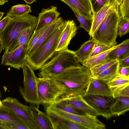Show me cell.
I'll return each instance as SVG.
<instances>
[{"label": "cell", "mask_w": 129, "mask_h": 129, "mask_svg": "<svg viewBox=\"0 0 129 129\" xmlns=\"http://www.w3.org/2000/svg\"><path fill=\"white\" fill-rule=\"evenodd\" d=\"M129 0H122L119 5L120 16L124 18H129Z\"/></svg>", "instance_id": "obj_37"}, {"label": "cell", "mask_w": 129, "mask_h": 129, "mask_svg": "<svg viewBox=\"0 0 129 129\" xmlns=\"http://www.w3.org/2000/svg\"><path fill=\"white\" fill-rule=\"evenodd\" d=\"M112 104L110 110L112 116H119L129 110V97L116 98Z\"/></svg>", "instance_id": "obj_21"}, {"label": "cell", "mask_w": 129, "mask_h": 129, "mask_svg": "<svg viewBox=\"0 0 129 129\" xmlns=\"http://www.w3.org/2000/svg\"><path fill=\"white\" fill-rule=\"evenodd\" d=\"M5 129H30L27 124L24 123L1 122Z\"/></svg>", "instance_id": "obj_36"}, {"label": "cell", "mask_w": 129, "mask_h": 129, "mask_svg": "<svg viewBox=\"0 0 129 129\" xmlns=\"http://www.w3.org/2000/svg\"><path fill=\"white\" fill-rule=\"evenodd\" d=\"M118 74L123 76H129V67L119 66L118 70Z\"/></svg>", "instance_id": "obj_42"}, {"label": "cell", "mask_w": 129, "mask_h": 129, "mask_svg": "<svg viewBox=\"0 0 129 129\" xmlns=\"http://www.w3.org/2000/svg\"><path fill=\"white\" fill-rule=\"evenodd\" d=\"M119 64L120 67H129V56L119 60Z\"/></svg>", "instance_id": "obj_43"}, {"label": "cell", "mask_w": 129, "mask_h": 129, "mask_svg": "<svg viewBox=\"0 0 129 129\" xmlns=\"http://www.w3.org/2000/svg\"><path fill=\"white\" fill-rule=\"evenodd\" d=\"M39 104L48 106L58 100L63 94L65 88L60 83L49 77H37Z\"/></svg>", "instance_id": "obj_6"}, {"label": "cell", "mask_w": 129, "mask_h": 129, "mask_svg": "<svg viewBox=\"0 0 129 129\" xmlns=\"http://www.w3.org/2000/svg\"><path fill=\"white\" fill-rule=\"evenodd\" d=\"M12 19V17L6 15L5 17L0 21V33L4 30Z\"/></svg>", "instance_id": "obj_41"}, {"label": "cell", "mask_w": 129, "mask_h": 129, "mask_svg": "<svg viewBox=\"0 0 129 129\" xmlns=\"http://www.w3.org/2000/svg\"><path fill=\"white\" fill-rule=\"evenodd\" d=\"M30 104L29 106L34 121L38 129H53L51 122L46 113L43 112Z\"/></svg>", "instance_id": "obj_17"}, {"label": "cell", "mask_w": 129, "mask_h": 129, "mask_svg": "<svg viewBox=\"0 0 129 129\" xmlns=\"http://www.w3.org/2000/svg\"><path fill=\"white\" fill-rule=\"evenodd\" d=\"M120 44L112 47L108 50L89 58L81 63L82 65L90 69L95 66L107 62V56L113 50L119 46Z\"/></svg>", "instance_id": "obj_24"}, {"label": "cell", "mask_w": 129, "mask_h": 129, "mask_svg": "<svg viewBox=\"0 0 129 129\" xmlns=\"http://www.w3.org/2000/svg\"><path fill=\"white\" fill-rule=\"evenodd\" d=\"M59 15L60 13L57 11L56 7L52 6L47 9H43L39 14L38 23L34 31H36L56 20Z\"/></svg>", "instance_id": "obj_16"}, {"label": "cell", "mask_w": 129, "mask_h": 129, "mask_svg": "<svg viewBox=\"0 0 129 129\" xmlns=\"http://www.w3.org/2000/svg\"><path fill=\"white\" fill-rule=\"evenodd\" d=\"M11 17V20L0 33L5 53L8 52L16 44L25 29L29 27L36 28L38 23V18L29 14Z\"/></svg>", "instance_id": "obj_2"}, {"label": "cell", "mask_w": 129, "mask_h": 129, "mask_svg": "<svg viewBox=\"0 0 129 129\" xmlns=\"http://www.w3.org/2000/svg\"><path fill=\"white\" fill-rule=\"evenodd\" d=\"M120 15L119 6L111 9L106 18L95 30L92 37L97 43L111 47L116 45L118 25Z\"/></svg>", "instance_id": "obj_4"}, {"label": "cell", "mask_w": 129, "mask_h": 129, "mask_svg": "<svg viewBox=\"0 0 129 129\" xmlns=\"http://www.w3.org/2000/svg\"><path fill=\"white\" fill-rule=\"evenodd\" d=\"M58 100L85 114L96 117L99 115L97 112L87 103L81 95L60 99Z\"/></svg>", "instance_id": "obj_12"}, {"label": "cell", "mask_w": 129, "mask_h": 129, "mask_svg": "<svg viewBox=\"0 0 129 129\" xmlns=\"http://www.w3.org/2000/svg\"><path fill=\"white\" fill-rule=\"evenodd\" d=\"M93 15L97 13L105 6L111 3L112 0H89Z\"/></svg>", "instance_id": "obj_35"}, {"label": "cell", "mask_w": 129, "mask_h": 129, "mask_svg": "<svg viewBox=\"0 0 129 129\" xmlns=\"http://www.w3.org/2000/svg\"><path fill=\"white\" fill-rule=\"evenodd\" d=\"M27 4H31L36 1V0H23Z\"/></svg>", "instance_id": "obj_44"}, {"label": "cell", "mask_w": 129, "mask_h": 129, "mask_svg": "<svg viewBox=\"0 0 129 129\" xmlns=\"http://www.w3.org/2000/svg\"><path fill=\"white\" fill-rule=\"evenodd\" d=\"M122 0H112L114 2H115L116 4L118 5H120Z\"/></svg>", "instance_id": "obj_47"}, {"label": "cell", "mask_w": 129, "mask_h": 129, "mask_svg": "<svg viewBox=\"0 0 129 129\" xmlns=\"http://www.w3.org/2000/svg\"><path fill=\"white\" fill-rule=\"evenodd\" d=\"M51 23L46 25L36 31H34L27 43V52L31 48L41 37L49 27Z\"/></svg>", "instance_id": "obj_30"}, {"label": "cell", "mask_w": 129, "mask_h": 129, "mask_svg": "<svg viewBox=\"0 0 129 129\" xmlns=\"http://www.w3.org/2000/svg\"><path fill=\"white\" fill-rule=\"evenodd\" d=\"M84 99L98 112L99 115L109 119L112 116L110 108L114 102L112 97L86 94Z\"/></svg>", "instance_id": "obj_10"}, {"label": "cell", "mask_w": 129, "mask_h": 129, "mask_svg": "<svg viewBox=\"0 0 129 129\" xmlns=\"http://www.w3.org/2000/svg\"><path fill=\"white\" fill-rule=\"evenodd\" d=\"M111 47H109L104 45L97 43L88 58L106 51Z\"/></svg>", "instance_id": "obj_38"}, {"label": "cell", "mask_w": 129, "mask_h": 129, "mask_svg": "<svg viewBox=\"0 0 129 129\" xmlns=\"http://www.w3.org/2000/svg\"><path fill=\"white\" fill-rule=\"evenodd\" d=\"M129 84V76H123L118 74L107 84L111 90L118 87Z\"/></svg>", "instance_id": "obj_29"}, {"label": "cell", "mask_w": 129, "mask_h": 129, "mask_svg": "<svg viewBox=\"0 0 129 129\" xmlns=\"http://www.w3.org/2000/svg\"><path fill=\"white\" fill-rule=\"evenodd\" d=\"M46 113L52 123L53 129H86L83 126L46 108Z\"/></svg>", "instance_id": "obj_13"}, {"label": "cell", "mask_w": 129, "mask_h": 129, "mask_svg": "<svg viewBox=\"0 0 129 129\" xmlns=\"http://www.w3.org/2000/svg\"><path fill=\"white\" fill-rule=\"evenodd\" d=\"M1 92H0V98L1 97Z\"/></svg>", "instance_id": "obj_50"}, {"label": "cell", "mask_w": 129, "mask_h": 129, "mask_svg": "<svg viewBox=\"0 0 129 129\" xmlns=\"http://www.w3.org/2000/svg\"><path fill=\"white\" fill-rule=\"evenodd\" d=\"M0 121L24 123H26L12 112L4 107L2 104L1 101L0 102Z\"/></svg>", "instance_id": "obj_27"}, {"label": "cell", "mask_w": 129, "mask_h": 129, "mask_svg": "<svg viewBox=\"0 0 129 129\" xmlns=\"http://www.w3.org/2000/svg\"><path fill=\"white\" fill-rule=\"evenodd\" d=\"M97 43L92 38L85 42L78 50L74 51L78 61L82 63L88 59Z\"/></svg>", "instance_id": "obj_20"}, {"label": "cell", "mask_w": 129, "mask_h": 129, "mask_svg": "<svg viewBox=\"0 0 129 129\" xmlns=\"http://www.w3.org/2000/svg\"><path fill=\"white\" fill-rule=\"evenodd\" d=\"M86 94L112 97L111 90L107 85L92 77L88 85Z\"/></svg>", "instance_id": "obj_18"}, {"label": "cell", "mask_w": 129, "mask_h": 129, "mask_svg": "<svg viewBox=\"0 0 129 129\" xmlns=\"http://www.w3.org/2000/svg\"><path fill=\"white\" fill-rule=\"evenodd\" d=\"M27 44H24L11 51L4 53L1 65L10 66L20 70L26 62Z\"/></svg>", "instance_id": "obj_11"}, {"label": "cell", "mask_w": 129, "mask_h": 129, "mask_svg": "<svg viewBox=\"0 0 129 129\" xmlns=\"http://www.w3.org/2000/svg\"><path fill=\"white\" fill-rule=\"evenodd\" d=\"M24 76L23 86H20L19 90L22 97L27 102L39 105L37 88V77L34 70L26 62L21 67Z\"/></svg>", "instance_id": "obj_7"}, {"label": "cell", "mask_w": 129, "mask_h": 129, "mask_svg": "<svg viewBox=\"0 0 129 129\" xmlns=\"http://www.w3.org/2000/svg\"><path fill=\"white\" fill-rule=\"evenodd\" d=\"M119 67V61L107 68L96 77L93 78L107 84L118 74Z\"/></svg>", "instance_id": "obj_25"}, {"label": "cell", "mask_w": 129, "mask_h": 129, "mask_svg": "<svg viewBox=\"0 0 129 129\" xmlns=\"http://www.w3.org/2000/svg\"><path fill=\"white\" fill-rule=\"evenodd\" d=\"M32 27H28L26 29H25L23 32L21 33V35H20L19 38L18 40L17 43L7 52H10L12 51L16 47H17L20 44V43L23 41V40L29 31L30 29Z\"/></svg>", "instance_id": "obj_39"}, {"label": "cell", "mask_w": 129, "mask_h": 129, "mask_svg": "<svg viewBox=\"0 0 129 129\" xmlns=\"http://www.w3.org/2000/svg\"><path fill=\"white\" fill-rule=\"evenodd\" d=\"M65 25L64 21L32 54L26 57V62L34 70L40 69L56 52Z\"/></svg>", "instance_id": "obj_3"}, {"label": "cell", "mask_w": 129, "mask_h": 129, "mask_svg": "<svg viewBox=\"0 0 129 129\" xmlns=\"http://www.w3.org/2000/svg\"><path fill=\"white\" fill-rule=\"evenodd\" d=\"M111 91L113 99L119 97H129V84L118 87Z\"/></svg>", "instance_id": "obj_32"}, {"label": "cell", "mask_w": 129, "mask_h": 129, "mask_svg": "<svg viewBox=\"0 0 129 129\" xmlns=\"http://www.w3.org/2000/svg\"><path fill=\"white\" fill-rule=\"evenodd\" d=\"M117 4L113 1L93 15L91 27L89 34L92 37L94 33L104 20L110 10Z\"/></svg>", "instance_id": "obj_19"}, {"label": "cell", "mask_w": 129, "mask_h": 129, "mask_svg": "<svg viewBox=\"0 0 129 129\" xmlns=\"http://www.w3.org/2000/svg\"><path fill=\"white\" fill-rule=\"evenodd\" d=\"M35 28H36L35 27L31 28L29 31L26 37L23 41L13 50L17 49L23 45L27 44L31 36L34 33Z\"/></svg>", "instance_id": "obj_40"}, {"label": "cell", "mask_w": 129, "mask_h": 129, "mask_svg": "<svg viewBox=\"0 0 129 129\" xmlns=\"http://www.w3.org/2000/svg\"><path fill=\"white\" fill-rule=\"evenodd\" d=\"M4 13L3 12H0V20L2 17Z\"/></svg>", "instance_id": "obj_49"}, {"label": "cell", "mask_w": 129, "mask_h": 129, "mask_svg": "<svg viewBox=\"0 0 129 129\" xmlns=\"http://www.w3.org/2000/svg\"><path fill=\"white\" fill-rule=\"evenodd\" d=\"M50 105L67 112L79 115L85 114L59 100H57Z\"/></svg>", "instance_id": "obj_31"}, {"label": "cell", "mask_w": 129, "mask_h": 129, "mask_svg": "<svg viewBox=\"0 0 129 129\" xmlns=\"http://www.w3.org/2000/svg\"><path fill=\"white\" fill-rule=\"evenodd\" d=\"M2 105L24 121L30 129H38L29 106L20 103L16 98L8 97L1 101Z\"/></svg>", "instance_id": "obj_8"}, {"label": "cell", "mask_w": 129, "mask_h": 129, "mask_svg": "<svg viewBox=\"0 0 129 129\" xmlns=\"http://www.w3.org/2000/svg\"><path fill=\"white\" fill-rule=\"evenodd\" d=\"M1 101V100H0V102Z\"/></svg>", "instance_id": "obj_51"}, {"label": "cell", "mask_w": 129, "mask_h": 129, "mask_svg": "<svg viewBox=\"0 0 129 129\" xmlns=\"http://www.w3.org/2000/svg\"><path fill=\"white\" fill-rule=\"evenodd\" d=\"M128 56H129V39L124 41L119 46L112 50L108 54L107 61L115 59L120 60Z\"/></svg>", "instance_id": "obj_23"}, {"label": "cell", "mask_w": 129, "mask_h": 129, "mask_svg": "<svg viewBox=\"0 0 129 129\" xmlns=\"http://www.w3.org/2000/svg\"><path fill=\"white\" fill-rule=\"evenodd\" d=\"M8 1V0H0V5H3Z\"/></svg>", "instance_id": "obj_46"}, {"label": "cell", "mask_w": 129, "mask_h": 129, "mask_svg": "<svg viewBox=\"0 0 129 129\" xmlns=\"http://www.w3.org/2000/svg\"><path fill=\"white\" fill-rule=\"evenodd\" d=\"M119 60L117 59L112 60L95 66L89 69L92 77L94 78L102 72Z\"/></svg>", "instance_id": "obj_28"}, {"label": "cell", "mask_w": 129, "mask_h": 129, "mask_svg": "<svg viewBox=\"0 0 129 129\" xmlns=\"http://www.w3.org/2000/svg\"><path fill=\"white\" fill-rule=\"evenodd\" d=\"M65 21V26L56 49V52L68 49L71 41L75 36L78 29V27L73 20Z\"/></svg>", "instance_id": "obj_14"}, {"label": "cell", "mask_w": 129, "mask_h": 129, "mask_svg": "<svg viewBox=\"0 0 129 129\" xmlns=\"http://www.w3.org/2000/svg\"><path fill=\"white\" fill-rule=\"evenodd\" d=\"M50 110L68 119L89 129H105V125L96 117L87 114L79 115L67 112L53 106Z\"/></svg>", "instance_id": "obj_9"}, {"label": "cell", "mask_w": 129, "mask_h": 129, "mask_svg": "<svg viewBox=\"0 0 129 129\" xmlns=\"http://www.w3.org/2000/svg\"><path fill=\"white\" fill-rule=\"evenodd\" d=\"M57 53L40 69L39 77H49L59 73L70 68L77 67L79 63L74 51L68 49Z\"/></svg>", "instance_id": "obj_5"}, {"label": "cell", "mask_w": 129, "mask_h": 129, "mask_svg": "<svg viewBox=\"0 0 129 129\" xmlns=\"http://www.w3.org/2000/svg\"><path fill=\"white\" fill-rule=\"evenodd\" d=\"M3 45L2 43L0 37V54L2 51L3 50Z\"/></svg>", "instance_id": "obj_45"}, {"label": "cell", "mask_w": 129, "mask_h": 129, "mask_svg": "<svg viewBox=\"0 0 129 129\" xmlns=\"http://www.w3.org/2000/svg\"><path fill=\"white\" fill-rule=\"evenodd\" d=\"M64 21L60 17H59L56 20L51 23L49 27L41 37L31 48L27 52L26 57L32 54L55 30L62 24Z\"/></svg>", "instance_id": "obj_22"}, {"label": "cell", "mask_w": 129, "mask_h": 129, "mask_svg": "<svg viewBox=\"0 0 129 129\" xmlns=\"http://www.w3.org/2000/svg\"><path fill=\"white\" fill-rule=\"evenodd\" d=\"M80 15L88 19H92V8L89 0H60Z\"/></svg>", "instance_id": "obj_15"}, {"label": "cell", "mask_w": 129, "mask_h": 129, "mask_svg": "<svg viewBox=\"0 0 129 129\" xmlns=\"http://www.w3.org/2000/svg\"><path fill=\"white\" fill-rule=\"evenodd\" d=\"M92 77L89 68L80 65L70 68L49 77L64 86V92L59 99L78 95H84Z\"/></svg>", "instance_id": "obj_1"}, {"label": "cell", "mask_w": 129, "mask_h": 129, "mask_svg": "<svg viewBox=\"0 0 129 129\" xmlns=\"http://www.w3.org/2000/svg\"><path fill=\"white\" fill-rule=\"evenodd\" d=\"M72 9L80 22L79 27L83 28L89 33L91 27L93 18H86L80 15L74 10Z\"/></svg>", "instance_id": "obj_33"}, {"label": "cell", "mask_w": 129, "mask_h": 129, "mask_svg": "<svg viewBox=\"0 0 129 129\" xmlns=\"http://www.w3.org/2000/svg\"><path fill=\"white\" fill-rule=\"evenodd\" d=\"M129 31V18H124L121 16L118 25V34L121 37Z\"/></svg>", "instance_id": "obj_34"}, {"label": "cell", "mask_w": 129, "mask_h": 129, "mask_svg": "<svg viewBox=\"0 0 129 129\" xmlns=\"http://www.w3.org/2000/svg\"><path fill=\"white\" fill-rule=\"evenodd\" d=\"M32 12L31 7L27 4H18L12 6L7 14L11 17L24 15Z\"/></svg>", "instance_id": "obj_26"}, {"label": "cell", "mask_w": 129, "mask_h": 129, "mask_svg": "<svg viewBox=\"0 0 129 129\" xmlns=\"http://www.w3.org/2000/svg\"><path fill=\"white\" fill-rule=\"evenodd\" d=\"M0 129H5L4 126L1 121H0Z\"/></svg>", "instance_id": "obj_48"}]
</instances>
